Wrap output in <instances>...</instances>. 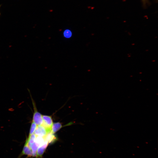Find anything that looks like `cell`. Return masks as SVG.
Listing matches in <instances>:
<instances>
[{
    "label": "cell",
    "mask_w": 158,
    "mask_h": 158,
    "mask_svg": "<svg viewBox=\"0 0 158 158\" xmlns=\"http://www.w3.org/2000/svg\"><path fill=\"white\" fill-rule=\"evenodd\" d=\"M43 123L42 126L44 127L48 132L51 131L53 123L51 116L42 115Z\"/></svg>",
    "instance_id": "6da1fadb"
},
{
    "label": "cell",
    "mask_w": 158,
    "mask_h": 158,
    "mask_svg": "<svg viewBox=\"0 0 158 158\" xmlns=\"http://www.w3.org/2000/svg\"><path fill=\"white\" fill-rule=\"evenodd\" d=\"M35 108L32 121L35 122L37 126L42 125L43 122L42 115L37 111L36 108Z\"/></svg>",
    "instance_id": "7a4b0ae2"
},
{
    "label": "cell",
    "mask_w": 158,
    "mask_h": 158,
    "mask_svg": "<svg viewBox=\"0 0 158 158\" xmlns=\"http://www.w3.org/2000/svg\"><path fill=\"white\" fill-rule=\"evenodd\" d=\"M48 132L43 126L40 125L37 126L34 133L36 136L45 137Z\"/></svg>",
    "instance_id": "3957f363"
},
{
    "label": "cell",
    "mask_w": 158,
    "mask_h": 158,
    "mask_svg": "<svg viewBox=\"0 0 158 158\" xmlns=\"http://www.w3.org/2000/svg\"><path fill=\"white\" fill-rule=\"evenodd\" d=\"M45 138L46 140L49 143H53L57 140V138L54 135V133H52L51 131L47 133L45 136Z\"/></svg>",
    "instance_id": "277c9868"
},
{
    "label": "cell",
    "mask_w": 158,
    "mask_h": 158,
    "mask_svg": "<svg viewBox=\"0 0 158 158\" xmlns=\"http://www.w3.org/2000/svg\"><path fill=\"white\" fill-rule=\"evenodd\" d=\"M62 127L61 123L59 122L54 123L52 126L51 131L55 133L59 130Z\"/></svg>",
    "instance_id": "5b68a950"
},
{
    "label": "cell",
    "mask_w": 158,
    "mask_h": 158,
    "mask_svg": "<svg viewBox=\"0 0 158 158\" xmlns=\"http://www.w3.org/2000/svg\"><path fill=\"white\" fill-rule=\"evenodd\" d=\"M37 126V125L35 122H32L30 128L29 135H31L34 133Z\"/></svg>",
    "instance_id": "8992f818"
},
{
    "label": "cell",
    "mask_w": 158,
    "mask_h": 158,
    "mask_svg": "<svg viewBox=\"0 0 158 158\" xmlns=\"http://www.w3.org/2000/svg\"><path fill=\"white\" fill-rule=\"evenodd\" d=\"M64 36L66 37H69L71 35V31L69 30H66L64 32Z\"/></svg>",
    "instance_id": "52a82bcc"
},
{
    "label": "cell",
    "mask_w": 158,
    "mask_h": 158,
    "mask_svg": "<svg viewBox=\"0 0 158 158\" xmlns=\"http://www.w3.org/2000/svg\"><path fill=\"white\" fill-rule=\"evenodd\" d=\"M142 0V1H143L144 2V1H145V0Z\"/></svg>",
    "instance_id": "ba28073f"
},
{
    "label": "cell",
    "mask_w": 158,
    "mask_h": 158,
    "mask_svg": "<svg viewBox=\"0 0 158 158\" xmlns=\"http://www.w3.org/2000/svg\"></svg>",
    "instance_id": "9c48e42d"
}]
</instances>
